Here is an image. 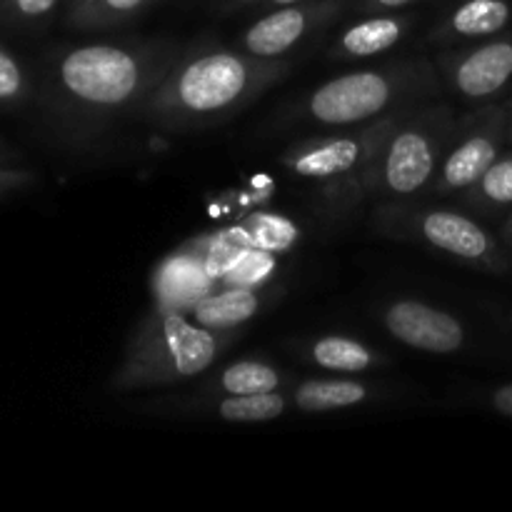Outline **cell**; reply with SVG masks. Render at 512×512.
Returning a JSON list of instances; mask_svg holds the SVG:
<instances>
[{"instance_id":"1","label":"cell","mask_w":512,"mask_h":512,"mask_svg":"<svg viewBox=\"0 0 512 512\" xmlns=\"http://www.w3.org/2000/svg\"><path fill=\"white\" fill-rule=\"evenodd\" d=\"M183 48L173 38H128L55 50L40 85L45 120L63 143L93 148L120 120L138 118Z\"/></svg>"},{"instance_id":"2","label":"cell","mask_w":512,"mask_h":512,"mask_svg":"<svg viewBox=\"0 0 512 512\" xmlns=\"http://www.w3.org/2000/svg\"><path fill=\"white\" fill-rule=\"evenodd\" d=\"M288 73L290 58H255L228 45H188L145 100L138 120L163 133L213 128L235 118Z\"/></svg>"},{"instance_id":"3","label":"cell","mask_w":512,"mask_h":512,"mask_svg":"<svg viewBox=\"0 0 512 512\" xmlns=\"http://www.w3.org/2000/svg\"><path fill=\"white\" fill-rule=\"evenodd\" d=\"M435 98H445L435 60L405 55L315 85L290 115L320 128H353Z\"/></svg>"},{"instance_id":"4","label":"cell","mask_w":512,"mask_h":512,"mask_svg":"<svg viewBox=\"0 0 512 512\" xmlns=\"http://www.w3.org/2000/svg\"><path fill=\"white\" fill-rule=\"evenodd\" d=\"M458 110L445 98L405 108L385 133L363 178V195L373 200L425 198L440 163L458 133Z\"/></svg>"},{"instance_id":"5","label":"cell","mask_w":512,"mask_h":512,"mask_svg":"<svg viewBox=\"0 0 512 512\" xmlns=\"http://www.w3.org/2000/svg\"><path fill=\"white\" fill-rule=\"evenodd\" d=\"M235 335L238 330L203 328L170 310L148 315L130 338L110 388L130 393L200 378L213 368Z\"/></svg>"},{"instance_id":"6","label":"cell","mask_w":512,"mask_h":512,"mask_svg":"<svg viewBox=\"0 0 512 512\" xmlns=\"http://www.w3.org/2000/svg\"><path fill=\"white\" fill-rule=\"evenodd\" d=\"M375 233L405 243H420L450 255L470 268L505 275L512 270V255L478 218L460 208L420 203V198L380 200L373 210Z\"/></svg>"},{"instance_id":"7","label":"cell","mask_w":512,"mask_h":512,"mask_svg":"<svg viewBox=\"0 0 512 512\" xmlns=\"http://www.w3.org/2000/svg\"><path fill=\"white\" fill-rule=\"evenodd\" d=\"M400 113L385 115L373 123L335 128V133L298 140L280 155V165L295 178L313 183L335 203L363 200L365 170Z\"/></svg>"},{"instance_id":"8","label":"cell","mask_w":512,"mask_h":512,"mask_svg":"<svg viewBox=\"0 0 512 512\" xmlns=\"http://www.w3.org/2000/svg\"><path fill=\"white\" fill-rule=\"evenodd\" d=\"M510 100L480 105L458 120V133L425 198H453L468 190L508 148Z\"/></svg>"},{"instance_id":"9","label":"cell","mask_w":512,"mask_h":512,"mask_svg":"<svg viewBox=\"0 0 512 512\" xmlns=\"http://www.w3.org/2000/svg\"><path fill=\"white\" fill-rule=\"evenodd\" d=\"M435 65L445 90L470 108L498 103L512 88V30L478 43L443 48Z\"/></svg>"},{"instance_id":"10","label":"cell","mask_w":512,"mask_h":512,"mask_svg":"<svg viewBox=\"0 0 512 512\" xmlns=\"http://www.w3.org/2000/svg\"><path fill=\"white\" fill-rule=\"evenodd\" d=\"M345 5H348L345 0H303V3L265 10L240 33L235 48L255 58H290L295 50L303 48L305 40L340 18Z\"/></svg>"},{"instance_id":"11","label":"cell","mask_w":512,"mask_h":512,"mask_svg":"<svg viewBox=\"0 0 512 512\" xmlns=\"http://www.w3.org/2000/svg\"><path fill=\"white\" fill-rule=\"evenodd\" d=\"M380 323L398 343L420 353L453 355L468 343L463 320L418 298H398L380 310Z\"/></svg>"},{"instance_id":"12","label":"cell","mask_w":512,"mask_h":512,"mask_svg":"<svg viewBox=\"0 0 512 512\" xmlns=\"http://www.w3.org/2000/svg\"><path fill=\"white\" fill-rule=\"evenodd\" d=\"M415 25H418V15L405 13V10L365 13V18L350 23L330 40L325 55L338 63L378 58L403 45Z\"/></svg>"},{"instance_id":"13","label":"cell","mask_w":512,"mask_h":512,"mask_svg":"<svg viewBox=\"0 0 512 512\" xmlns=\"http://www.w3.org/2000/svg\"><path fill=\"white\" fill-rule=\"evenodd\" d=\"M512 25V0H458L433 28L425 33V45L458 48L505 33Z\"/></svg>"},{"instance_id":"14","label":"cell","mask_w":512,"mask_h":512,"mask_svg":"<svg viewBox=\"0 0 512 512\" xmlns=\"http://www.w3.org/2000/svg\"><path fill=\"white\" fill-rule=\"evenodd\" d=\"M298 355L315 368L340 375H365L388 365L383 353L348 335H320L300 345Z\"/></svg>"},{"instance_id":"15","label":"cell","mask_w":512,"mask_h":512,"mask_svg":"<svg viewBox=\"0 0 512 512\" xmlns=\"http://www.w3.org/2000/svg\"><path fill=\"white\" fill-rule=\"evenodd\" d=\"M290 403L300 413H330V410H348L375 398L373 385L358 378H310L300 380L290 388Z\"/></svg>"},{"instance_id":"16","label":"cell","mask_w":512,"mask_h":512,"mask_svg":"<svg viewBox=\"0 0 512 512\" xmlns=\"http://www.w3.org/2000/svg\"><path fill=\"white\" fill-rule=\"evenodd\" d=\"M458 198L480 218H505L512 210V148H505L500 158Z\"/></svg>"},{"instance_id":"17","label":"cell","mask_w":512,"mask_h":512,"mask_svg":"<svg viewBox=\"0 0 512 512\" xmlns=\"http://www.w3.org/2000/svg\"><path fill=\"white\" fill-rule=\"evenodd\" d=\"M268 305V295L263 290L235 288L220 295H208L195 305V320L210 330H240Z\"/></svg>"},{"instance_id":"18","label":"cell","mask_w":512,"mask_h":512,"mask_svg":"<svg viewBox=\"0 0 512 512\" xmlns=\"http://www.w3.org/2000/svg\"><path fill=\"white\" fill-rule=\"evenodd\" d=\"M285 385L283 370L275 365L265 363V360L245 358L235 360L228 368L220 370L203 393L208 398H218V395H258V393H273Z\"/></svg>"},{"instance_id":"19","label":"cell","mask_w":512,"mask_h":512,"mask_svg":"<svg viewBox=\"0 0 512 512\" xmlns=\"http://www.w3.org/2000/svg\"><path fill=\"white\" fill-rule=\"evenodd\" d=\"M290 398L283 390L258 395H220L210 400L213 418L225 423H270L288 413Z\"/></svg>"},{"instance_id":"20","label":"cell","mask_w":512,"mask_h":512,"mask_svg":"<svg viewBox=\"0 0 512 512\" xmlns=\"http://www.w3.org/2000/svg\"><path fill=\"white\" fill-rule=\"evenodd\" d=\"M150 3L153 0H83V3L65 10V23L80 33L113 30L130 23Z\"/></svg>"},{"instance_id":"21","label":"cell","mask_w":512,"mask_h":512,"mask_svg":"<svg viewBox=\"0 0 512 512\" xmlns=\"http://www.w3.org/2000/svg\"><path fill=\"white\" fill-rule=\"evenodd\" d=\"M33 80L18 55L0 43V108H15L30 100Z\"/></svg>"},{"instance_id":"22","label":"cell","mask_w":512,"mask_h":512,"mask_svg":"<svg viewBox=\"0 0 512 512\" xmlns=\"http://www.w3.org/2000/svg\"><path fill=\"white\" fill-rule=\"evenodd\" d=\"M60 0H5L0 5V23L15 30H30L43 25L55 13Z\"/></svg>"},{"instance_id":"23","label":"cell","mask_w":512,"mask_h":512,"mask_svg":"<svg viewBox=\"0 0 512 512\" xmlns=\"http://www.w3.org/2000/svg\"><path fill=\"white\" fill-rule=\"evenodd\" d=\"M38 180L35 170L18 168V165H0V198L15 190H23Z\"/></svg>"},{"instance_id":"24","label":"cell","mask_w":512,"mask_h":512,"mask_svg":"<svg viewBox=\"0 0 512 512\" xmlns=\"http://www.w3.org/2000/svg\"><path fill=\"white\" fill-rule=\"evenodd\" d=\"M418 0H355L358 13H390V10H405Z\"/></svg>"},{"instance_id":"25","label":"cell","mask_w":512,"mask_h":512,"mask_svg":"<svg viewBox=\"0 0 512 512\" xmlns=\"http://www.w3.org/2000/svg\"><path fill=\"white\" fill-rule=\"evenodd\" d=\"M488 405L498 415H503V418H510L512 420V383L498 385V388L490 390V393H488Z\"/></svg>"},{"instance_id":"26","label":"cell","mask_w":512,"mask_h":512,"mask_svg":"<svg viewBox=\"0 0 512 512\" xmlns=\"http://www.w3.org/2000/svg\"><path fill=\"white\" fill-rule=\"evenodd\" d=\"M20 160H23V155H20L15 148H10L8 143H3V140H0V165H18Z\"/></svg>"},{"instance_id":"27","label":"cell","mask_w":512,"mask_h":512,"mask_svg":"<svg viewBox=\"0 0 512 512\" xmlns=\"http://www.w3.org/2000/svg\"><path fill=\"white\" fill-rule=\"evenodd\" d=\"M500 240H503V243L512 250V210L505 215L503 225H500Z\"/></svg>"},{"instance_id":"28","label":"cell","mask_w":512,"mask_h":512,"mask_svg":"<svg viewBox=\"0 0 512 512\" xmlns=\"http://www.w3.org/2000/svg\"><path fill=\"white\" fill-rule=\"evenodd\" d=\"M263 0H225V8L228 10H238V8H248V5H258Z\"/></svg>"},{"instance_id":"29","label":"cell","mask_w":512,"mask_h":512,"mask_svg":"<svg viewBox=\"0 0 512 512\" xmlns=\"http://www.w3.org/2000/svg\"><path fill=\"white\" fill-rule=\"evenodd\" d=\"M293 3H303V0H263V8L265 10H273V8H280V5H293Z\"/></svg>"},{"instance_id":"30","label":"cell","mask_w":512,"mask_h":512,"mask_svg":"<svg viewBox=\"0 0 512 512\" xmlns=\"http://www.w3.org/2000/svg\"><path fill=\"white\" fill-rule=\"evenodd\" d=\"M508 148H512V98H510V115H508Z\"/></svg>"},{"instance_id":"31","label":"cell","mask_w":512,"mask_h":512,"mask_svg":"<svg viewBox=\"0 0 512 512\" xmlns=\"http://www.w3.org/2000/svg\"><path fill=\"white\" fill-rule=\"evenodd\" d=\"M78 3H83V0H68V8H73V5H78Z\"/></svg>"},{"instance_id":"32","label":"cell","mask_w":512,"mask_h":512,"mask_svg":"<svg viewBox=\"0 0 512 512\" xmlns=\"http://www.w3.org/2000/svg\"><path fill=\"white\" fill-rule=\"evenodd\" d=\"M5 3V0H0V5H3Z\"/></svg>"},{"instance_id":"33","label":"cell","mask_w":512,"mask_h":512,"mask_svg":"<svg viewBox=\"0 0 512 512\" xmlns=\"http://www.w3.org/2000/svg\"><path fill=\"white\" fill-rule=\"evenodd\" d=\"M510 323H512V313H510Z\"/></svg>"}]
</instances>
